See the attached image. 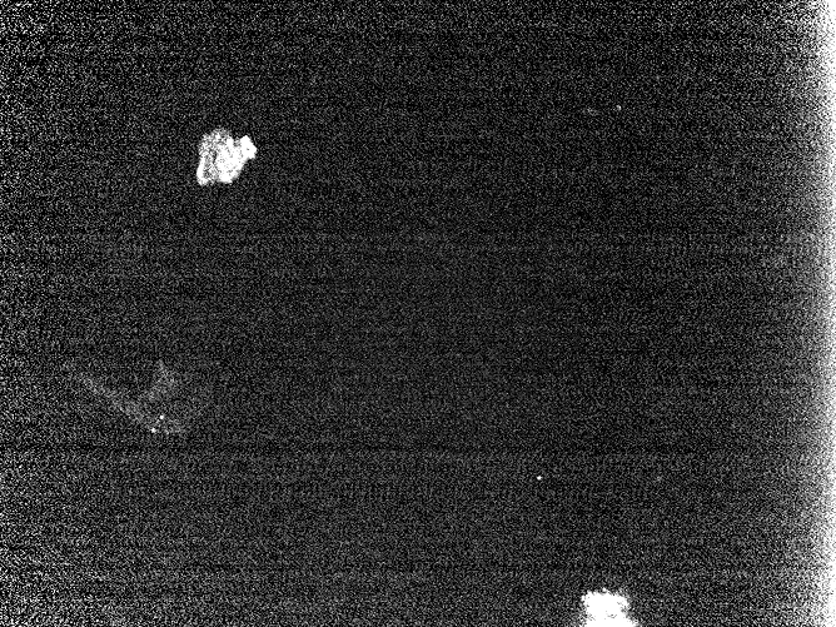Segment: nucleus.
<instances>
[{
  "instance_id": "1",
  "label": "nucleus",
  "mask_w": 836,
  "mask_h": 627,
  "mask_svg": "<svg viewBox=\"0 0 836 627\" xmlns=\"http://www.w3.org/2000/svg\"><path fill=\"white\" fill-rule=\"evenodd\" d=\"M589 626H633L624 614L627 602L624 597L610 594H589L585 596Z\"/></svg>"
}]
</instances>
